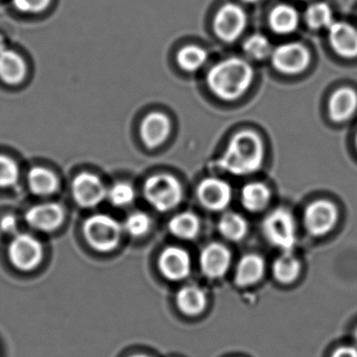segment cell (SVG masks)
I'll list each match as a JSON object with an SVG mask.
<instances>
[{"mask_svg":"<svg viewBox=\"0 0 357 357\" xmlns=\"http://www.w3.org/2000/svg\"><path fill=\"white\" fill-rule=\"evenodd\" d=\"M208 60V53L202 47L196 45H189L183 47L177 54L178 66L187 72H196L206 64Z\"/></svg>","mask_w":357,"mask_h":357,"instance_id":"484cf974","label":"cell"},{"mask_svg":"<svg viewBox=\"0 0 357 357\" xmlns=\"http://www.w3.org/2000/svg\"><path fill=\"white\" fill-rule=\"evenodd\" d=\"M231 188L219 178H206L197 188V197L204 208L211 211L225 210L231 200Z\"/></svg>","mask_w":357,"mask_h":357,"instance_id":"7c38bea8","label":"cell"},{"mask_svg":"<svg viewBox=\"0 0 357 357\" xmlns=\"http://www.w3.org/2000/svg\"><path fill=\"white\" fill-rule=\"evenodd\" d=\"M246 14L240 6L227 3L217 12L214 29L217 36L225 43L237 40L246 26Z\"/></svg>","mask_w":357,"mask_h":357,"instance_id":"ba28073f","label":"cell"},{"mask_svg":"<svg viewBox=\"0 0 357 357\" xmlns=\"http://www.w3.org/2000/svg\"><path fill=\"white\" fill-rule=\"evenodd\" d=\"M10 262L20 271H32L43 258V244L30 234H17L8 248Z\"/></svg>","mask_w":357,"mask_h":357,"instance_id":"5b68a950","label":"cell"},{"mask_svg":"<svg viewBox=\"0 0 357 357\" xmlns=\"http://www.w3.org/2000/svg\"><path fill=\"white\" fill-rule=\"evenodd\" d=\"M271 58L273 68L287 75L300 74L310 63L308 50L300 43L280 45L273 50Z\"/></svg>","mask_w":357,"mask_h":357,"instance_id":"9c48e42d","label":"cell"},{"mask_svg":"<svg viewBox=\"0 0 357 357\" xmlns=\"http://www.w3.org/2000/svg\"><path fill=\"white\" fill-rule=\"evenodd\" d=\"M332 49L344 58L357 57V30L346 22H334L328 29Z\"/></svg>","mask_w":357,"mask_h":357,"instance_id":"9a60e30c","label":"cell"},{"mask_svg":"<svg viewBox=\"0 0 357 357\" xmlns=\"http://www.w3.org/2000/svg\"><path fill=\"white\" fill-rule=\"evenodd\" d=\"M28 185L34 195L49 197L59 189V178L45 167H35L29 172Z\"/></svg>","mask_w":357,"mask_h":357,"instance_id":"d6986e66","label":"cell"},{"mask_svg":"<svg viewBox=\"0 0 357 357\" xmlns=\"http://www.w3.org/2000/svg\"><path fill=\"white\" fill-rule=\"evenodd\" d=\"M131 357H148V356H145V355H135V356H131Z\"/></svg>","mask_w":357,"mask_h":357,"instance_id":"74e56055","label":"cell"},{"mask_svg":"<svg viewBox=\"0 0 357 357\" xmlns=\"http://www.w3.org/2000/svg\"><path fill=\"white\" fill-rule=\"evenodd\" d=\"M264 269V261L261 257L248 255L238 263L236 282L240 286L252 285L263 277Z\"/></svg>","mask_w":357,"mask_h":357,"instance_id":"44dd1931","label":"cell"},{"mask_svg":"<svg viewBox=\"0 0 357 357\" xmlns=\"http://www.w3.org/2000/svg\"><path fill=\"white\" fill-rule=\"evenodd\" d=\"M18 221L14 215H6L0 220V229L6 234H15L17 231Z\"/></svg>","mask_w":357,"mask_h":357,"instance_id":"836d02e7","label":"cell"},{"mask_svg":"<svg viewBox=\"0 0 357 357\" xmlns=\"http://www.w3.org/2000/svg\"><path fill=\"white\" fill-rule=\"evenodd\" d=\"M20 171L13 158L0 154V188H11L17 183Z\"/></svg>","mask_w":357,"mask_h":357,"instance_id":"4dcf8cb0","label":"cell"},{"mask_svg":"<svg viewBox=\"0 0 357 357\" xmlns=\"http://www.w3.org/2000/svg\"><path fill=\"white\" fill-rule=\"evenodd\" d=\"M144 195L147 202L160 212H168L183 200L181 183L170 174H155L144 185Z\"/></svg>","mask_w":357,"mask_h":357,"instance_id":"277c9868","label":"cell"},{"mask_svg":"<svg viewBox=\"0 0 357 357\" xmlns=\"http://www.w3.org/2000/svg\"><path fill=\"white\" fill-rule=\"evenodd\" d=\"M355 340H356V342H357V329H356V331H355Z\"/></svg>","mask_w":357,"mask_h":357,"instance_id":"f35d334b","label":"cell"},{"mask_svg":"<svg viewBox=\"0 0 357 357\" xmlns=\"http://www.w3.org/2000/svg\"><path fill=\"white\" fill-rule=\"evenodd\" d=\"M169 229L181 239H193L199 233V219L192 213H181L171 219Z\"/></svg>","mask_w":357,"mask_h":357,"instance_id":"cb8c5ba5","label":"cell"},{"mask_svg":"<svg viewBox=\"0 0 357 357\" xmlns=\"http://www.w3.org/2000/svg\"><path fill=\"white\" fill-rule=\"evenodd\" d=\"M252 66L242 58H229L213 66L206 77L208 89L219 99L234 101L243 96L252 82Z\"/></svg>","mask_w":357,"mask_h":357,"instance_id":"7a4b0ae2","label":"cell"},{"mask_svg":"<svg viewBox=\"0 0 357 357\" xmlns=\"http://www.w3.org/2000/svg\"><path fill=\"white\" fill-rule=\"evenodd\" d=\"M66 218V213L60 204L55 202L36 204L26 213V221L36 231L51 233L59 229Z\"/></svg>","mask_w":357,"mask_h":357,"instance_id":"8fae6325","label":"cell"},{"mask_svg":"<svg viewBox=\"0 0 357 357\" xmlns=\"http://www.w3.org/2000/svg\"><path fill=\"white\" fill-rule=\"evenodd\" d=\"M26 76V64L24 58L7 49L0 54V80L8 85H18Z\"/></svg>","mask_w":357,"mask_h":357,"instance_id":"e0dca14e","label":"cell"},{"mask_svg":"<svg viewBox=\"0 0 357 357\" xmlns=\"http://www.w3.org/2000/svg\"><path fill=\"white\" fill-rule=\"evenodd\" d=\"M300 262L294 257L285 254L273 263V273L280 283L289 284L300 275Z\"/></svg>","mask_w":357,"mask_h":357,"instance_id":"4316f807","label":"cell"},{"mask_svg":"<svg viewBox=\"0 0 357 357\" xmlns=\"http://www.w3.org/2000/svg\"><path fill=\"white\" fill-rule=\"evenodd\" d=\"M271 199L268 188L261 183H248L242 189L241 202L250 212H259L265 208Z\"/></svg>","mask_w":357,"mask_h":357,"instance_id":"603a6c76","label":"cell"},{"mask_svg":"<svg viewBox=\"0 0 357 357\" xmlns=\"http://www.w3.org/2000/svg\"><path fill=\"white\" fill-rule=\"evenodd\" d=\"M124 229L114 217L95 214L89 217L83 225V234L91 248L100 252L116 250L121 242Z\"/></svg>","mask_w":357,"mask_h":357,"instance_id":"3957f363","label":"cell"},{"mask_svg":"<svg viewBox=\"0 0 357 357\" xmlns=\"http://www.w3.org/2000/svg\"><path fill=\"white\" fill-rule=\"evenodd\" d=\"M264 160V145L262 139L252 130L236 133L218 166L229 174L243 176L257 172Z\"/></svg>","mask_w":357,"mask_h":357,"instance_id":"6da1fadb","label":"cell"},{"mask_svg":"<svg viewBox=\"0 0 357 357\" xmlns=\"http://www.w3.org/2000/svg\"><path fill=\"white\" fill-rule=\"evenodd\" d=\"M170 130V120L166 114L151 112L142 122L141 137L148 148H156L168 139Z\"/></svg>","mask_w":357,"mask_h":357,"instance_id":"5bb4252c","label":"cell"},{"mask_svg":"<svg viewBox=\"0 0 357 357\" xmlns=\"http://www.w3.org/2000/svg\"><path fill=\"white\" fill-rule=\"evenodd\" d=\"M337 220V210L332 202L317 200L307 206L304 221L307 231L313 236L329 233Z\"/></svg>","mask_w":357,"mask_h":357,"instance_id":"30bf717a","label":"cell"},{"mask_svg":"<svg viewBox=\"0 0 357 357\" xmlns=\"http://www.w3.org/2000/svg\"><path fill=\"white\" fill-rule=\"evenodd\" d=\"M106 198L116 208H125L135 202V188L130 183L119 181L107 189Z\"/></svg>","mask_w":357,"mask_h":357,"instance_id":"f1b7e54d","label":"cell"},{"mask_svg":"<svg viewBox=\"0 0 357 357\" xmlns=\"http://www.w3.org/2000/svg\"><path fill=\"white\" fill-rule=\"evenodd\" d=\"M150 227H151V220L147 214L143 212H135L127 217L123 229L132 237H142L148 233Z\"/></svg>","mask_w":357,"mask_h":357,"instance_id":"1f68e13d","label":"cell"},{"mask_svg":"<svg viewBox=\"0 0 357 357\" xmlns=\"http://www.w3.org/2000/svg\"><path fill=\"white\" fill-rule=\"evenodd\" d=\"M219 231L227 239L239 241L248 233V223L239 214L227 213L219 221Z\"/></svg>","mask_w":357,"mask_h":357,"instance_id":"d4e9b609","label":"cell"},{"mask_svg":"<svg viewBox=\"0 0 357 357\" xmlns=\"http://www.w3.org/2000/svg\"><path fill=\"white\" fill-rule=\"evenodd\" d=\"M200 264L206 277L218 279L225 275L229 269L231 264V252L221 244H211L202 252Z\"/></svg>","mask_w":357,"mask_h":357,"instance_id":"2e32d148","label":"cell"},{"mask_svg":"<svg viewBox=\"0 0 357 357\" xmlns=\"http://www.w3.org/2000/svg\"><path fill=\"white\" fill-rule=\"evenodd\" d=\"M176 301L181 312L190 317L199 314L206 306V294L197 286L189 285L181 288Z\"/></svg>","mask_w":357,"mask_h":357,"instance_id":"7402d4cb","label":"cell"},{"mask_svg":"<svg viewBox=\"0 0 357 357\" xmlns=\"http://www.w3.org/2000/svg\"><path fill=\"white\" fill-rule=\"evenodd\" d=\"M356 146H357V137H356Z\"/></svg>","mask_w":357,"mask_h":357,"instance_id":"ab89813d","label":"cell"},{"mask_svg":"<svg viewBox=\"0 0 357 357\" xmlns=\"http://www.w3.org/2000/svg\"><path fill=\"white\" fill-rule=\"evenodd\" d=\"M305 20L307 26L312 30L329 29L334 22L331 9L323 3L310 6L305 13Z\"/></svg>","mask_w":357,"mask_h":357,"instance_id":"83f0119b","label":"cell"},{"mask_svg":"<svg viewBox=\"0 0 357 357\" xmlns=\"http://www.w3.org/2000/svg\"><path fill=\"white\" fill-rule=\"evenodd\" d=\"M263 231L271 243L286 252L291 250L296 243L294 217L285 208L271 212L263 222Z\"/></svg>","mask_w":357,"mask_h":357,"instance_id":"8992f818","label":"cell"},{"mask_svg":"<svg viewBox=\"0 0 357 357\" xmlns=\"http://www.w3.org/2000/svg\"><path fill=\"white\" fill-rule=\"evenodd\" d=\"M243 51L248 57L254 60H263L271 57L273 47L266 37L256 34L246 39Z\"/></svg>","mask_w":357,"mask_h":357,"instance_id":"f546056e","label":"cell"},{"mask_svg":"<svg viewBox=\"0 0 357 357\" xmlns=\"http://www.w3.org/2000/svg\"><path fill=\"white\" fill-rule=\"evenodd\" d=\"M158 267L167 279L179 281L189 275L191 260L185 250L179 248H168L160 255Z\"/></svg>","mask_w":357,"mask_h":357,"instance_id":"4fadbf2b","label":"cell"},{"mask_svg":"<svg viewBox=\"0 0 357 357\" xmlns=\"http://www.w3.org/2000/svg\"><path fill=\"white\" fill-rule=\"evenodd\" d=\"M332 357H357V350L352 347H342L337 349Z\"/></svg>","mask_w":357,"mask_h":357,"instance_id":"e575fe53","label":"cell"},{"mask_svg":"<svg viewBox=\"0 0 357 357\" xmlns=\"http://www.w3.org/2000/svg\"><path fill=\"white\" fill-rule=\"evenodd\" d=\"M72 194L75 202L85 208L99 206L106 196L107 189L99 176L91 172H82L72 183Z\"/></svg>","mask_w":357,"mask_h":357,"instance_id":"52a82bcc","label":"cell"},{"mask_svg":"<svg viewBox=\"0 0 357 357\" xmlns=\"http://www.w3.org/2000/svg\"><path fill=\"white\" fill-rule=\"evenodd\" d=\"M298 24H300V16L296 10L290 6H278L269 15V26L277 34H291L296 30Z\"/></svg>","mask_w":357,"mask_h":357,"instance_id":"ffe728a7","label":"cell"},{"mask_svg":"<svg viewBox=\"0 0 357 357\" xmlns=\"http://www.w3.org/2000/svg\"><path fill=\"white\" fill-rule=\"evenodd\" d=\"M7 50V45H6L5 38L0 35V54L3 53Z\"/></svg>","mask_w":357,"mask_h":357,"instance_id":"d590c367","label":"cell"},{"mask_svg":"<svg viewBox=\"0 0 357 357\" xmlns=\"http://www.w3.org/2000/svg\"><path fill=\"white\" fill-rule=\"evenodd\" d=\"M357 108V95L353 89H340L329 101V116L335 122H344L354 114Z\"/></svg>","mask_w":357,"mask_h":357,"instance_id":"ac0fdd59","label":"cell"},{"mask_svg":"<svg viewBox=\"0 0 357 357\" xmlns=\"http://www.w3.org/2000/svg\"><path fill=\"white\" fill-rule=\"evenodd\" d=\"M52 0H12L14 8L22 13L38 14L45 11Z\"/></svg>","mask_w":357,"mask_h":357,"instance_id":"d6a6232c","label":"cell"},{"mask_svg":"<svg viewBox=\"0 0 357 357\" xmlns=\"http://www.w3.org/2000/svg\"><path fill=\"white\" fill-rule=\"evenodd\" d=\"M242 1H244V3H256L257 0H242Z\"/></svg>","mask_w":357,"mask_h":357,"instance_id":"8d00e7d4","label":"cell"}]
</instances>
